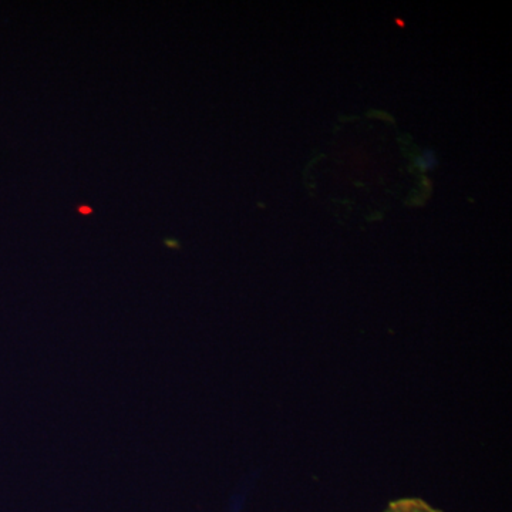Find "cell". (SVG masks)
Wrapping results in <instances>:
<instances>
[{"label": "cell", "instance_id": "6da1fadb", "mask_svg": "<svg viewBox=\"0 0 512 512\" xmlns=\"http://www.w3.org/2000/svg\"><path fill=\"white\" fill-rule=\"evenodd\" d=\"M400 512H443L433 505L420 500V498H402L400 500Z\"/></svg>", "mask_w": 512, "mask_h": 512}, {"label": "cell", "instance_id": "7a4b0ae2", "mask_svg": "<svg viewBox=\"0 0 512 512\" xmlns=\"http://www.w3.org/2000/svg\"><path fill=\"white\" fill-rule=\"evenodd\" d=\"M416 167L419 168L420 171H423V173H426V171H431L436 168L437 165V157L436 153L431 150L424 151L421 156L416 158Z\"/></svg>", "mask_w": 512, "mask_h": 512}, {"label": "cell", "instance_id": "3957f363", "mask_svg": "<svg viewBox=\"0 0 512 512\" xmlns=\"http://www.w3.org/2000/svg\"><path fill=\"white\" fill-rule=\"evenodd\" d=\"M383 512H400V500L393 501Z\"/></svg>", "mask_w": 512, "mask_h": 512}]
</instances>
